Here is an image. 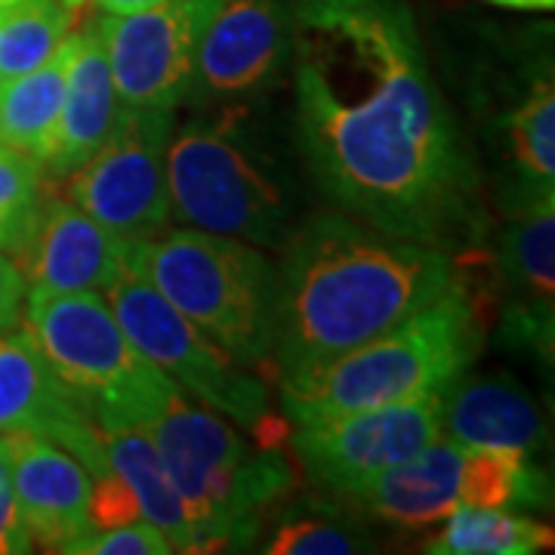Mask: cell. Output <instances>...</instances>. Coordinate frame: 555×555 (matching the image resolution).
Here are the masks:
<instances>
[{"label": "cell", "instance_id": "obj_1", "mask_svg": "<svg viewBox=\"0 0 555 555\" xmlns=\"http://www.w3.org/2000/svg\"><path fill=\"white\" fill-rule=\"evenodd\" d=\"M294 130L318 192L379 232L466 250L481 167L404 0H294Z\"/></svg>", "mask_w": 555, "mask_h": 555}, {"label": "cell", "instance_id": "obj_2", "mask_svg": "<svg viewBox=\"0 0 555 555\" xmlns=\"http://www.w3.org/2000/svg\"><path fill=\"white\" fill-rule=\"evenodd\" d=\"M460 281L454 254L346 214H315L284 241L275 352L281 377L386 334Z\"/></svg>", "mask_w": 555, "mask_h": 555}, {"label": "cell", "instance_id": "obj_3", "mask_svg": "<svg viewBox=\"0 0 555 555\" xmlns=\"http://www.w3.org/2000/svg\"><path fill=\"white\" fill-rule=\"evenodd\" d=\"M485 324L463 278L436 302L356 349L281 377L287 423L371 411L441 392L481 352Z\"/></svg>", "mask_w": 555, "mask_h": 555}, {"label": "cell", "instance_id": "obj_4", "mask_svg": "<svg viewBox=\"0 0 555 555\" xmlns=\"http://www.w3.org/2000/svg\"><path fill=\"white\" fill-rule=\"evenodd\" d=\"M195 528V553L244 550L259 534L266 509L294 488V469L278 448L257 451L185 392L145 429Z\"/></svg>", "mask_w": 555, "mask_h": 555}, {"label": "cell", "instance_id": "obj_5", "mask_svg": "<svg viewBox=\"0 0 555 555\" xmlns=\"http://www.w3.org/2000/svg\"><path fill=\"white\" fill-rule=\"evenodd\" d=\"M241 367L272 356L278 269L254 244L201 229L137 238L127 259Z\"/></svg>", "mask_w": 555, "mask_h": 555}, {"label": "cell", "instance_id": "obj_6", "mask_svg": "<svg viewBox=\"0 0 555 555\" xmlns=\"http://www.w3.org/2000/svg\"><path fill=\"white\" fill-rule=\"evenodd\" d=\"M25 327L50 371L100 433L149 429L170 398L173 379L120 331L100 294H25Z\"/></svg>", "mask_w": 555, "mask_h": 555}, {"label": "cell", "instance_id": "obj_7", "mask_svg": "<svg viewBox=\"0 0 555 555\" xmlns=\"http://www.w3.org/2000/svg\"><path fill=\"white\" fill-rule=\"evenodd\" d=\"M170 214L189 229L284 247L294 207L272 170V158L247 133L235 108L217 120L192 118L167 145Z\"/></svg>", "mask_w": 555, "mask_h": 555}, {"label": "cell", "instance_id": "obj_8", "mask_svg": "<svg viewBox=\"0 0 555 555\" xmlns=\"http://www.w3.org/2000/svg\"><path fill=\"white\" fill-rule=\"evenodd\" d=\"M466 105L503 214L555 201V78L550 47L481 53L466 68Z\"/></svg>", "mask_w": 555, "mask_h": 555}, {"label": "cell", "instance_id": "obj_9", "mask_svg": "<svg viewBox=\"0 0 555 555\" xmlns=\"http://www.w3.org/2000/svg\"><path fill=\"white\" fill-rule=\"evenodd\" d=\"M105 294L127 339L185 396L247 426L262 448L281 444L287 420L269 416V392L262 379L241 371L238 361H232L214 339L204 337L189 318L177 312L149 278L127 262Z\"/></svg>", "mask_w": 555, "mask_h": 555}, {"label": "cell", "instance_id": "obj_10", "mask_svg": "<svg viewBox=\"0 0 555 555\" xmlns=\"http://www.w3.org/2000/svg\"><path fill=\"white\" fill-rule=\"evenodd\" d=\"M173 137V112L127 108L96 155L68 179L75 207L124 238H149L170 222L167 145Z\"/></svg>", "mask_w": 555, "mask_h": 555}, {"label": "cell", "instance_id": "obj_11", "mask_svg": "<svg viewBox=\"0 0 555 555\" xmlns=\"http://www.w3.org/2000/svg\"><path fill=\"white\" fill-rule=\"evenodd\" d=\"M436 438H441V392L306 423L291 433V448L321 491L346 496Z\"/></svg>", "mask_w": 555, "mask_h": 555}, {"label": "cell", "instance_id": "obj_12", "mask_svg": "<svg viewBox=\"0 0 555 555\" xmlns=\"http://www.w3.org/2000/svg\"><path fill=\"white\" fill-rule=\"evenodd\" d=\"M222 0H158L100 20L102 43L127 108L173 112L189 96L198 40Z\"/></svg>", "mask_w": 555, "mask_h": 555}, {"label": "cell", "instance_id": "obj_13", "mask_svg": "<svg viewBox=\"0 0 555 555\" xmlns=\"http://www.w3.org/2000/svg\"><path fill=\"white\" fill-rule=\"evenodd\" d=\"M294 13L287 0H222L198 40L189 96L235 108L262 96L291 62Z\"/></svg>", "mask_w": 555, "mask_h": 555}, {"label": "cell", "instance_id": "obj_14", "mask_svg": "<svg viewBox=\"0 0 555 555\" xmlns=\"http://www.w3.org/2000/svg\"><path fill=\"white\" fill-rule=\"evenodd\" d=\"M494 266L503 287V346L528 352L550 367L555 346V201L506 214V225L496 235Z\"/></svg>", "mask_w": 555, "mask_h": 555}, {"label": "cell", "instance_id": "obj_15", "mask_svg": "<svg viewBox=\"0 0 555 555\" xmlns=\"http://www.w3.org/2000/svg\"><path fill=\"white\" fill-rule=\"evenodd\" d=\"M7 433L56 441L78 456L93 478L112 473L102 433L50 371L28 327H13L0 337V436Z\"/></svg>", "mask_w": 555, "mask_h": 555}, {"label": "cell", "instance_id": "obj_16", "mask_svg": "<svg viewBox=\"0 0 555 555\" xmlns=\"http://www.w3.org/2000/svg\"><path fill=\"white\" fill-rule=\"evenodd\" d=\"M133 241L112 232L65 198H40L38 217L22 244V275L28 291L105 294L130 259Z\"/></svg>", "mask_w": 555, "mask_h": 555}, {"label": "cell", "instance_id": "obj_17", "mask_svg": "<svg viewBox=\"0 0 555 555\" xmlns=\"http://www.w3.org/2000/svg\"><path fill=\"white\" fill-rule=\"evenodd\" d=\"M10 481L22 525L50 553H68L93 531L90 491L93 476L78 456L56 441L31 433H7Z\"/></svg>", "mask_w": 555, "mask_h": 555}, {"label": "cell", "instance_id": "obj_18", "mask_svg": "<svg viewBox=\"0 0 555 555\" xmlns=\"http://www.w3.org/2000/svg\"><path fill=\"white\" fill-rule=\"evenodd\" d=\"M65 43H68L65 96L47 158L40 164V170L56 179L72 177L96 155V149L112 133L120 112L100 20L83 25L80 31H68Z\"/></svg>", "mask_w": 555, "mask_h": 555}, {"label": "cell", "instance_id": "obj_19", "mask_svg": "<svg viewBox=\"0 0 555 555\" xmlns=\"http://www.w3.org/2000/svg\"><path fill=\"white\" fill-rule=\"evenodd\" d=\"M441 433L460 448L537 454L550 441L543 408L518 379L463 371L441 389Z\"/></svg>", "mask_w": 555, "mask_h": 555}, {"label": "cell", "instance_id": "obj_20", "mask_svg": "<svg viewBox=\"0 0 555 555\" xmlns=\"http://www.w3.org/2000/svg\"><path fill=\"white\" fill-rule=\"evenodd\" d=\"M466 456L469 448L436 438L420 454L408 456L392 469L364 481L361 488L343 496L361 513L420 528L444 518L463 503L466 488Z\"/></svg>", "mask_w": 555, "mask_h": 555}, {"label": "cell", "instance_id": "obj_21", "mask_svg": "<svg viewBox=\"0 0 555 555\" xmlns=\"http://www.w3.org/2000/svg\"><path fill=\"white\" fill-rule=\"evenodd\" d=\"M102 444L112 473H118L137 496L142 518L152 521L167 537L173 553H195L192 518L160 463L152 436L145 429H118V433H102Z\"/></svg>", "mask_w": 555, "mask_h": 555}, {"label": "cell", "instance_id": "obj_22", "mask_svg": "<svg viewBox=\"0 0 555 555\" xmlns=\"http://www.w3.org/2000/svg\"><path fill=\"white\" fill-rule=\"evenodd\" d=\"M68 75V43L35 72L0 83V145L43 164L56 130Z\"/></svg>", "mask_w": 555, "mask_h": 555}, {"label": "cell", "instance_id": "obj_23", "mask_svg": "<svg viewBox=\"0 0 555 555\" xmlns=\"http://www.w3.org/2000/svg\"><path fill=\"white\" fill-rule=\"evenodd\" d=\"M426 553L433 555H531L553 546V528L513 509L460 503L448 513Z\"/></svg>", "mask_w": 555, "mask_h": 555}, {"label": "cell", "instance_id": "obj_24", "mask_svg": "<svg viewBox=\"0 0 555 555\" xmlns=\"http://www.w3.org/2000/svg\"><path fill=\"white\" fill-rule=\"evenodd\" d=\"M75 0H13L0 7V83L35 72L68 38Z\"/></svg>", "mask_w": 555, "mask_h": 555}, {"label": "cell", "instance_id": "obj_25", "mask_svg": "<svg viewBox=\"0 0 555 555\" xmlns=\"http://www.w3.org/2000/svg\"><path fill=\"white\" fill-rule=\"evenodd\" d=\"M553 500L550 476L531 454L513 448H469L463 503L491 509H546Z\"/></svg>", "mask_w": 555, "mask_h": 555}, {"label": "cell", "instance_id": "obj_26", "mask_svg": "<svg viewBox=\"0 0 555 555\" xmlns=\"http://www.w3.org/2000/svg\"><path fill=\"white\" fill-rule=\"evenodd\" d=\"M367 550H374V537L343 503L312 496L287 506L266 543V553L272 555H352Z\"/></svg>", "mask_w": 555, "mask_h": 555}, {"label": "cell", "instance_id": "obj_27", "mask_svg": "<svg viewBox=\"0 0 555 555\" xmlns=\"http://www.w3.org/2000/svg\"><path fill=\"white\" fill-rule=\"evenodd\" d=\"M40 164L0 145V250L20 254L40 207Z\"/></svg>", "mask_w": 555, "mask_h": 555}, {"label": "cell", "instance_id": "obj_28", "mask_svg": "<svg viewBox=\"0 0 555 555\" xmlns=\"http://www.w3.org/2000/svg\"><path fill=\"white\" fill-rule=\"evenodd\" d=\"M68 553L78 555H167L173 553L167 537L160 534L152 521H127L118 528H105V531H90L80 537L78 543H72Z\"/></svg>", "mask_w": 555, "mask_h": 555}, {"label": "cell", "instance_id": "obj_29", "mask_svg": "<svg viewBox=\"0 0 555 555\" xmlns=\"http://www.w3.org/2000/svg\"><path fill=\"white\" fill-rule=\"evenodd\" d=\"M142 509H139L133 491L124 485L118 473H105V476L93 478V491H90V525L93 531H105V528H118L127 521H139Z\"/></svg>", "mask_w": 555, "mask_h": 555}, {"label": "cell", "instance_id": "obj_30", "mask_svg": "<svg viewBox=\"0 0 555 555\" xmlns=\"http://www.w3.org/2000/svg\"><path fill=\"white\" fill-rule=\"evenodd\" d=\"M35 543L22 525L13 481H10V460H7V441L0 436V555L31 553Z\"/></svg>", "mask_w": 555, "mask_h": 555}, {"label": "cell", "instance_id": "obj_31", "mask_svg": "<svg viewBox=\"0 0 555 555\" xmlns=\"http://www.w3.org/2000/svg\"><path fill=\"white\" fill-rule=\"evenodd\" d=\"M25 294H28V281L16 266V259L0 250V337L20 324Z\"/></svg>", "mask_w": 555, "mask_h": 555}, {"label": "cell", "instance_id": "obj_32", "mask_svg": "<svg viewBox=\"0 0 555 555\" xmlns=\"http://www.w3.org/2000/svg\"><path fill=\"white\" fill-rule=\"evenodd\" d=\"M75 3H87V0H75ZM96 7H102L105 13H130V10H142V7H152L158 0H93Z\"/></svg>", "mask_w": 555, "mask_h": 555}, {"label": "cell", "instance_id": "obj_33", "mask_svg": "<svg viewBox=\"0 0 555 555\" xmlns=\"http://www.w3.org/2000/svg\"><path fill=\"white\" fill-rule=\"evenodd\" d=\"M496 7H506V10H553L555 0H488Z\"/></svg>", "mask_w": 555, "mask_h": 555}, {"label": "cell", "instance_id": "obj_34", "mask_svg": "<svg viewBox=\"0 0 555 555\" xmlns=\"http://www.w3.org/2000/svg\"><path fill=\"white\" fill-rule=\"evenodd\" d=\"M3 3H13V0H0V7H3Z\"/></svg>", "mask_w": 555, "mask_h": 555}]
</instances>
